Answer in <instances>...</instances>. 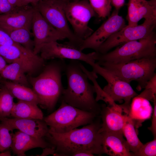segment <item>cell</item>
Listing matches in <instances>:
<instances>
[{"mask_svg":"<svg viewBox=\"0 0 156 156\" xmlns=\"http://www.w3.org/2000/svg\"><path fill=\"white\" fill-rule=\"evenodd\" d=\"M101 124L94 121L82 128H77L66 133H59L49 129L45 137L55 150L54 156H73L80 151L101 155L102 138L99 132Z\"/></svg>","mask_w":156,"mask_h":156,"instance_id":"cell-1","label":"cell"},{"mask_svg":"<svg viewBox=\"0 0 156 156\" xmlns=\"http://www.w3.org/2000/svg\"><path fill=\"white\" fill-rule=\"evenodd\" d=\"M82 64L76 60H70L66 64L64 71L67 86L64 88L60 98L61 101L70 105L97 115L101 106L94 97L95 88L89 83Z\"/></svg>","mask_w":156,"mask_h":156,"instance_id":"cell-2","label":"cell"},{"mask_svg":"<svg viewBox=\"0 0 156 156\" xmlns=\"http://www.w3.org/2000/svg\"><path fill=\"white\" fill-rule=\"evenodd\" d=\"M66 65L64 59H59L45 65L38 76H29L28 80L42 108L52 111L61 98L64 88L62 73Z\"/></svg>","mask_w":156,"mask_h":156,"instance_id":"cell-3","label":"cell"},{"mask_svg":"<svg viewBox=\"0 0 156 156\" xmlns=\"http://www.w3.org/2000/svg\"><path fill=\"white\" fill-rule=\"evenodd\" d=\"M156 57V35L154 31L142 39L127 42L104 54L96 52L97 62L115 64L125 63L144 58Z\"/></svg>","mask_w":156,"mask_h":156,"instance_id":"cell-4","label":"cell"},{"mask_svg":"<svg viewBox=\"0 0 156 156\" xmlns=\"http://www.w3.org/2000/svg\"><path fill=\"white\" fill-rule=\"evenodd\" d=\"M96 63L129 83L137 81L138 90L144 88L147 82L156 74V57L119 64L97 62Z\"/></svg>","mask_w":156,"mask_h":156,"instance_id":"cell-5","label":"cell"},{"mask_svg":"<svg viewBox=\"0 0 156 156\" xmlns=\"http://www.w3.org/2000/svg\"><path fill=\"white\" fill-rule=\"evenodd\" d=\"M96 116L95 113L82 110L61 101L59 107L44 118L43 120L50 130L62 133L91 123Z\"/></svg>","mask_w":156,"mask_h":156,"instance_id":"cell-6","label":"cell"},{"mask_svg":"<svg viewBox=\"0 0 156 156\" xmlns=\"http://www.w3.org/2000/svg\"><path fill=\"white\" fill-rule=\"evenodd\" d=\"M93 71L102 77L107 84L97 94V101L102 100L106 103L109 101L118 102L130 104L132 99L138 94L129 83L109 70L105 68L94 62L90 64Z\"/></svg>","mask_w":156,"mask_h":156,"instance_id":"cell-7","label":"cell"},{"mask_svg":"<svg viewBox=\"0 0 156 156\" xmlns=\"http://www.w3.org/2000/svg\"><path fill=\"white\" fill-rule=\"evenodd\" d=\"M66 0H42L33 6L53 27L64 34L67 43L79 48L82 41L74 34L69 27L65 13Z\"/></svg>","mask_w":156,"mask_h":156,"instance_id":"cell-8","label":"cell"},{"mask_svg":"<svg viewBox=\"0 0 156 156\" xmlns=\"http://www.w3.org/2000/svg\"><path fill=\"white\" fill-rule=\"evenodd\" d=\"M65 13L68 22L71 25L73 33L82 41L93 32L88 26L91 18L96 14L88 0L67 1L65 7Z\"/></svg>","mask_w":156,"mask_h":156,"instance_id":"cell-9","label":"cell"},{"mask_svg":"<svg viewBox=\"0 0 156 156\" xmlns=\"http://www.w3.org/2000/svg\"><path fill=\"white\" fill-rule=\"evenodd\" d=\"M0 55L6 62L19 64L28 76H35L45 65V60L40 56L18 43L0 46Z\"/></svg>","mask_w":156,"mask_h":156,"instance_id":"cell-10","label":"cell"},{"mask_svg":"<svg viewBox=\"0 0 156 156\" xmlns=\"http://www.w3.org/2000/svg\"><path fill=\"white\" fill-rule=\"evenodd\" d=\"M156 26V17L145 19L140 25H126L109 38L100 46L96 52L104 54L113 48L127 42L143 38L154 31Z\"/></svg>","mask_w":156,"mask_h":156,"instance_id":"cell-11","label":"cell"},{"mask_svg":"<svg viewBox=\"0 0 156 156\" xmlns=\"http://www.w3.org/2000/svg\"><path fill=\"white\" fill-rule=\"evenodd\" d=\"M126 25L124 18L119 14L118 10H115L96 30L83 41L79 49L82 51L90 49L96 52L100 46L109 38Z\"/></svg>","mask_w":156,"mask_h":156,"instance_id":"cell-12","label":"cell"},{"mask_svg":"<svg viewBox=\"0 0 156 156\" xmlns=\"http://www.w3.org/2000/svg\"><path fill=\"white\" fill-rule=\"evenodd\" d=\"M40 53L44 60L54 59H68L83 61L89 64L95 61L96 52L88 54L83 53L78 48L67 43L62 44L53 41L44 44Z\"/></svg>","mask_w":156,"mask_h":156,"instance_id":"cell-13","label":"cell"},{"mask_svg":"<svg viewBox=\"0 0 156 156\" xmlns=\"http://www.w3.org/2000/svg\"><path fill=\"white\" fill-rule=\"evenodd\" d=\"M34 7L31 27L34 37L33 52L38 54L44 44L67 38L64 34L51 25Z\"/></svg>","mask_w":156,"mask_h":156,"instance_id":"cell-14","label":"cell"},{"mask_svg":"<svg viewBox=\"0 0 156 156\" xmlns=\"http://www.w3.org/2000/svg\"><path fill=\"white\" fill-rule=\"evenodd\" d=\"M130 107V105L123 103L118 105L114 102L107 106L102 105L100 112L102 123L99 132L123 133L122 129Z\"/></svg>","mask_w":156,"mask_h":156,"instance_id":"cell-15","label":"cell"},{"mask_svg":"<svg viewBox=\"0 0 156 156\" xmlns=\"http://www.w3.org/2000/svg\"><path fill=\"white\" fill-rule=\"evenodd\" d=\"M35 9L29 4L14 7L9 12L0 14V27L9 30L25 28L30 30Z\"/></svg>","mask_w":156,"mask_h":156,"instance_id":"cell-16","label":"cell"},{"mask_svg":"<svg viewBox=\"0 0 156 156\" xmlns=\"http://www.w3.org/2000/svg\"><path fill=\"white\" fill-rule=\"evenodd\" d=\"M0 121L6 125L11 132L17 129L37 138H45L49 130V128L43 119L0 117Z\"/></svg>","mask_w":156,"mask_h":156,"instance_id":"cell-17","label":"cell"},{"mask_svg":"<svg viewBox=\"0 0 156 156\" xmlns=\"http://www.w3.org/2000/svg\"><path fill=\"white\" fill-rule=\"evenodd\" d=\"M128 25L135 26L141 19L156 17V0H129Z\"/></svg>","mask_w":156,"mask_h":156,"instance_id":"cell-18","label":"cell"},{"mask_svg":"<svg viewBox=\"0 0 156 156\" xmlns=\"http://www.w3.org/2000/svg\"><path fill=\"white\" fill-rule=\"evenodd\" d=\"M102 138V153L110 156H131V153L123 133L101 132Z\"/></svg>","mask_w":156,"mask_h":156,"instance_id":"cell-19","label":"cell"},{"mask_svg":"<svg viewBox=\"0 0 156 156\" xmlns=\"http://www.w3.org/2000/svg\"><path fill=\"white\" fill-rule=\"evenodd\" d=\"M45 138H36L19 131L12 134L11 148L14 154L25 156V153L30 149L52 146Z\"/></svg>","mask_w":156,"mask_h":156,"instance_id":"cell-20","label":"cell"},{"mask_svg":"<svg viewBox=\"0 0 156 156\" xmlns=\"http://www.w3.org/2000/svg\"><path fill=\"white\" fill-rule=\"evenodd\" d=\"M153 110L149 101L138 95L131 100L129 115L135 127L138 128L143 122L151 117Z\"/></svg>","mask_w":156,"mask_h":156,"instance_id":"cell-21","label":"cell"},{"mask_svg":"<svg viewBox=\"0 0 156 156\" xmlns=\"http://www.w3.org/2000/svg\"><path fill=\"white\" fill-rule=\"evenodd\" d=\"M10 116L25 119H43V114L37 105L30 102L19 100L14 104Z\"/></svg>","mask_w":156,"mask_h":156,"instance_id":"cell-22","label":"cell"},{"mask_svg":"<svg viewBox=\"0 0 156 156\" xmlns=\"http://www.w3.org/2000/svg\"><path fill=\"white\" fill-rule=\"evenodd\" d=\"M3 85L9 90L14 97L19 100L39 104L38 97L34 90L25 86L11 81H2Z\"/></svg>","mask_w":156,"mask_h":156,"instance_id":"cell-23","label":"cell"},{"mask_svg":"<svg viewBox=\"0 0 156 156\" xmlns=\"http://www.w3.org/2000/svg\"><path fill=\"white\" fill-rule=\"evenodd\" d=\"M25 73L18 64L10 63L0 72V76L15 83L29 87V86Z\"/></svg>","mask_w":156,"mask_h":156,"instance_id":"cell-24","label":"cell"},{"mask_svg":"<svg viewBox=\"0 0 156 156\" xmlns=\"http://www.w3.org/2000/svg\"><path fill=\"white\" fill-rule=\"evenodd\" d=\"M133 122L128 115L126 117L122 132L126 139L131 153L136 152L143 144L138 137Z\"/></svg>","mask_w":156,"mask_h":156,"instance_id":"cell-25","label":"cell"},{"mask_svg":"<svg viewBox=\"0 0 156 156\" xmlns=\"http://www.w3.org/2000/svg\"><path fill=\"white\" fill-rule=\"evenodd\" d=\"M3 30L9 35L14 42L33 51L34 42L31 38V33L30 30L25 28L13 30Z\"/></svg>","mask_w":156,"mask_h":156,"instance_id":"cell-26","label":"cell"},{"mask_svg":"<svg viewBox=\"0 0 156 156\" xmlns=\"http://www.w3.org/2000/svg\"><path fill=\"white\" fill-rule=\"evenodd\" d=\"M14 97L4 86L0 89V117L10 116L14 103Z\"/></svg>","mask_w":156,"mask_h":156,"instance_id":"cell-27","label":"cell"},{"mask_svg":"<svg viewBox=\"0 0 156 156\" xmlns=\"http://www.w3.org/2000/svg\"><path fill=\"white\" fill-rule=\"evenodd\" d=\"M96 14L101 18L109 16L112 9L111 0H88Z\"/></svg>","mask_w":156,"mask_h":156,"instance_id":"cell-28","label":"cell"},{"mask_svg":"<svg viewBox=\"0 0 156 156\" xmlns=\"http://www.w3.org/2000/svg\"><path fill=\"white\" fill-rule=\"evenodd\" d=\"M8 127L0 123V152L5 151L11 148L12 143V134Z\"/></svg>","mask_w":156,"mask_h":156,"instance_id":"cell-29","label":"cell"},{"mask_svg":"<svg viewBox=\"0 0 156 156\" xmlns=\"http://www.w3.org/2000/svg\"><path fill=\"white\" fill-rule=\"evenodd\" d=\"M131 156H155L156 155V138L143 144L135 153H131Z\"/></svg>","mask_w":156,"mask_h":156,"instance_id":"cell-30","label":"cell"},{"mask_svg":"<svg viewBox=\"0 0 156 156\" xmlns=\"http://www.w3.org/2000/svg\"><path fill=\"white\" fill-rule=\"evenodd\" d=\"M142 92L146 96L153 98L156 94V74L147 83Z\"/></svg>","mask_w":156,"mask_h":156,"instance_id":"cell-31","label":"cell"},{"mask_svg":"<svg viewBox=\"0 0 156 156\" xmlns=\"http://www.w3.org/2000/svg\"><path fill=\"white\" fill-rule=\"evenodd\" d=\"M16 43L5 31L0 27V46L11 45Z\"/></svg>","mask_w":156,"mask_h":156,"instance_id":"cell-32","label":"cell"},{"mask_svg":"<svg viewBox=\"0 0 156 156\" xmlns=\"http://www.w3.org/2000/svg\"><path fill=\"white\" fill-rule=\"evenodd\" d=\"M154 107L153 109V114L151 126L148 127V129L152 133L154 137L156 136V97L153 101Z\"/></svg>","mask_w":156,"mask_h":156,"instance_id":"cell-33","label":"cell"},{"mask_svg":"<svg viewBox=\"0 0 156 156\" xmlns=\"http://www.w3.org/2000/svg\"><path fill=\"white\" fill-rule=\"evenodd\" d=\"M14 8L8 0H0V14L8 13L11 11Z\"/></svg>","mask_w":156,"mask_h":156,"instance_id":"cell-34","label":"cell"},{"mask_svg":"<svg viewBox=\"0 0 156 156\" xmlns=\"http://www.w3.org/2000/svg\"><path fill=\"white\" fill-rule=\"evenodd\" d=\"M55 153V148L53 146L43 148L42 153L39 156H46L49 155H53Z\"/></svg>","mask_w":156,"mask_h":156,"instance_id":"cell-35","label":"cell"},{"mask_svg":"<svg viewBox=\"0 0 156 156\" xmlns=\"http://www.w3.org/2000/svg\"><path fill=\"white\" fill-rule=\"evenodd\" d=\"M111 1L115 10H118L124 5L125 0H111Z\"/></svg>","mask_w":156,"mask_h":156,"instance_id":"cell-36","label":"cell"},{"mask_svg":"<svg viewBox=\"0 0 156 156\" xmlns=\"http://www.w3.org/2000/svg\"><path fill=\"white\" fill-rule=\"evenodd\" d=\"M41 0H21V6L29 4L34 6Z\"/></svg>","mask_w":156,"mask_h":156,"instance_id":"cell-37","label":"cell"},{"mask_svg":"<svg viewBox=\"0 0 156 156\" xmlns=\"http://www.w3.org/2000/svg\"><path fill=\"white\" fill-rule=\"evenodd\" d=\"M10 4L13 7L21 6V0H8Z\"/></svg>","mask_w":156,"mask_h":156,"instance_id":"cell-38","label":"cell"},{"mask_svg":"<svg viewBox=\"0 0 156 156\" xmlns=\"http://www.w3.org/2000/svg\"><path fill=\"white\" fill-rule=\"evenodd\" d=\"M94 155L91 153L85 151H80L76 153L73 155V156H92Z\"/></svg>","mask_w":156,"mask_h":156,"instance_id":"cell-39","label":"cell"},{"mask_svg":"<svg viewBox=\"0 0 156 156\" xmlns=\"http://www.w3.org/2000/svg\"><path fill=\"white\" fill-rule=\"evenodd\" d=\"M6 63L3 58L0 55V72L6 66Z\"/></svg>","mask_w":156,"mask_h":156,"instance_id":"cell-40","label":"cell"},{"mask_svg":"<svg viewBox=\"0 0 156 156\" xmlns=\"http://www.w3.org/2000/svg\"><path fill=\"white\" fill-rule=\"evenodd\" d=\"M11 153L9 151H6L0 153V156H11Z\"/></svg>","mask_w":156,"mask_h":156,"instance_id":"cell-41","label":"cell"},{"mask_svg":"<svg viewBox=\"0 0 156 156\" xmlns=\"http://www.w3.org/2000/svg\"><path fill=\"white\" fill-rule=\"evenodd\" d=\"M67 0L69 1H78L79 0Z\"/></svg>","mask_w":156,"mask_h":156,"instance_id":"cell-42","label":"cell"},{"mask_svg":"<svg viewBox=\"0 0 156 156\" xmlns=\"http://www.w3.org/2000/svg\"></svg>","mask_w":156,"mask_h":156,"instance_id":"cell-43","label":"cell"}]
</instances>
